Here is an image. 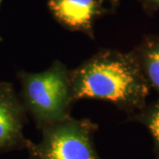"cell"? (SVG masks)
I'll list each match as a JSON object with an SVG mask.
<instances>
[{"label": "cell", "instance_id": "cell-1", "mask_svg": "<svg viewBox=\"0 0 159 159\" xmlns=\"http://www.w3.org/2000/svg\"><path fill=\"white\" fill-rule=\"evenodd\" d=\"M71 84L75 102L97 99L125 110L141 105L147 93L134 57L111 49L100 50L71 70Z\"/></svg>", "mask_w": 159, "mask_h": 159}, {"label": "cell", "instance_id": "cell-8", "mask_svg": "<svg viewBox=\"0 0 159 159\" xmlns=\"http://www.w3.org/2000/svg\"><path fill=\"white\" fill-rule=\"evenodd\" d=\"M101 1L111 11L117 6V5L119 4V0H101Z\"/></svg>", "mask_w": 159, "mask_h": 159}, {"label": "cell", "instance_id": "cell-10", "mask_svg": "<svg viewBox=\"0 0 159 159\" xmlns=\"http://www.w3.org/2000/svg\"><path fill=\"white\" fill-rule=\"evenodd\" d=\"M2 1H3V0H0V6H1V3H2ZM1 36H0V41H1Z\"/></svg>", "mask_w": 159, "mask_h": 159}, {"label": "cell", "instance_id": "cell-2", "mask_svg": "<svg viewBox=\"0 0 159 159\" xmlns=\"http://www.w3.org/2000/svg\"><path fill=\"white\" fill-rule=\"evenodd\" d=\"M20 100L26 111L40 130L69 118L75 102L71 84V70L59 60L40 73L20 70Z\"/></svg>", "mask_w": 159, "mask_h": 159}, {"label": "cell", "instance_id": "cell-6", "mask_svg": "<svg viewBox=\"0 0 159 159\" xmlns=\"http://www.w3.org/2000/svg\"><path fill=\"white\" fill-rule=\"evenodd\" d=\"M141 62L143 77L146 76L147 80L159 91V40L150 41L147 43L139 57H134Z\"/></svg>", "mask_w": 159, "mask_h": 159}, {"label": "cell", "instance_id": "cell-7", "mask_svg": "<svg viewBox=\"0 0 159 159\" xmlns=\"http://www.w3.org/2000/svg\"><path fill=\"white\" fill-rule=\"evenodd\" d=\"M143 123L149 131L155 147L159 152V105L151 109L148 114L143 116Z\"/></svg>", "mask_w": 159, "mask_h": 159}, {"label": "cell", "instance_id": "cell-4", "mask_svg": "<svg viewBox=\"0 0 159 159\" xmlns=\"http://www.w3.org/2000/svg\"><path fill=\"white\" fill-rule=\"evenodd\" d=\"M27 111L10 82H0V154L26 148Z\"/></svg>", "mask_w": 159, "mask_h": 159}, {"label": "cell", "instance_id": "cell-3", "mask_svg": "<svg viewBox=\"0 0 159 159\" xmlns=\"http://www.w3.org/2000/svg\"><path fill=\"white\" fill-rule=\"evenodd\" d=\"M98 126L89 119L69 117L42 128L39 142L28 140L29 159H102L94 136Z\"/></svg>", "mask_w": 159, "mask_h": 159}, {"label": "cell", "instance_id": "cell-5", "mask_svg": "<svg viewBox=\"0 0 159 159\" xmlns=\"http://www.w3.org/2000/svg\"><path fill=\"white\" fill-rule=\"evenodd\" d=\"M48 9L64 29L94 39V25L111 11L101 0H49Z\"/></svg>", "mask_w": 159, "mask_h": 159}, {"label": "cell", "instance_id": "cell-9", "mask_svg": "<svg viewBox=\"0 0 159 159\" xmlns=\"http://www.w3.org/2000/svg\"><path fill=\"white\" fill-rule=\"evenodd\" d=\"M144 2L152 7H159V0H144Z\"/></svg>", "mask_w": 159, "mask_h": 159}]
</instances>
